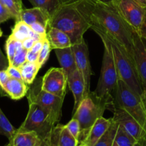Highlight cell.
Instances as JSON below:
<instances>
[{
    "label": "cell",
    "mask_w": 146,
    "mask_h": 146,
    "mask_svg": "<svg viewBox=\"0 0 146 146\" xmlns=\"http://www.w3.org/2000/svg\"><path fill=\"white\" fill-rule=\"evenodd\" d=\"M76 5L90 24V29L112 36L124 46L134 60V30L122 17L115 6L96 0H76Z\"/></svg>",
    "instance_id": "cell-1"
},
{
    "label": "cell",
    "mask_w": 146,
    "mask_h": 146,
    "mask_svg": "<svg viewBox=\"0 0 146 146\" xmlns=\"http://www.w3.org/2000/svg\"><path fill=\"white\" fill-rule=\"evenodd\" d=\"M95 32L98 36H104L110 43L118 78L124 81L132 91L146 101L145 91L140 81L134 60L129 55L124 46L112 36L101 31Z\"/></svg>",
    "instance_id": "cell-2"
},
{
    "label": "cell",
    "mask_w": 146,
    "mask_h": 146,
    "mask_svg": "<svg viewBox=\"0 0 146 146\" xmlns=\"http://www.w3.org/2000/svg\"><path fill=\"white\" fill-rule=\"evenodd\" d=\"M50 27L58 29L67 34L72 45H74L84 40L83 36L90 29V25L79 11L76 0H74L64 4L52 17Z\"/></svg>",
    "instance_id": "cell-3"
},
{
    "label": "cell",
    "mask_w": 146,
    "mask_h": 146,
    "mask_svg": "<svg viewBox=\"0 0 146 146\" xmlns=\"http://www.w3.org/2000/svg\"><path fill=\"white\" fill-rule=\"evenodd\" d=\"M113 101L101 98L92 91L82 101L72 118H76L80 125L79 144L81 143L88 134L95 121L104 114L105 110L109 109Z\"/></svg>",
    "instance_id": "cell-4"
},
{
    "label": "cell",
    "mask_w": 146,
    "mask_h": 146,
    "mask_svg": "<svg viewBox=\"0 0 146 146\" xmlns=\"http://www.w3.org/2000/svg\"><path fill=\"white\" fill-rule=\"evenodd\" d=\"M28 102L27 117L17 131H34L42 141L47 140L54 127L59 123L60 117L50 108L31 101Z\"/></svg>",
    "instance_id": "cell-5"
},
{
    "label": "cell",
    "mask_w": 146,
    "mask_h": 146,
    "mask_svg": "<svg viewBox=\"0 0 146 146\" xmlns=\"http://www.w3.org/2000/svg\"><path fill=\"white\" fill-rule=\"evenodd\" d=\"M112 106L125 110L146 131V101L132 91L120 78L117 80V86L113 94L110 106Z\"/></svg>",
    "instance_id": "cell-6"
},
{
    "label": "cell",
    "mask_w": 146,
    "mask_h": 146,
    "mask_svg": "<svg viewBox=\"0 0 146 146\" xmlns=\"http://www.w3.org/2000/svg\"><path fill=\"white\" fill-rule=\"evenodd\" d=\"M99 36L103 42L104 54L100 76L94 93L97 96L107 98L113 101V94L117 86L118 75L110 43L102 36Z\"/></svg>",
    "instance_id": "cell-7"
},
{
    "label": "cell",
    "mask_w": 146,
    "mask_h": 146,
    "mask_svg": "<svg viewBox=\"0 0 146 146\" xmlns=\"http://www.w3.org/2000/svg\"><path fill=\"white\" fill-rule=\"evenodd\" d=\"M41 83V78H39V79L33 82V86L31 88H29L27 92V100L28 101L34 102L40 106L50 108L59 117H61L62 108L64 98L59 97L42 89Z\"/></svg>",
    "instance_id": "cell-8"
},
{
    "label": "cell",
    "mask_w": 146,
    "mask_h": 146,
    "mask_svg": "<svg viewBox=\"0 0 146 146\" xmlns=\"http://www.w3.org/2000/svg\"><path fill=\"white\" fill-rule=\"evenodd\" d=\"M115 6L125 21L139 34L145 17L146 7L135 0H115Z\"/></svg>",
    "instance_id": "cell-9"
},
{
    "label": "cell",
    "mask_w": 146,
    "mask_h": 146,
    "mask_svg": "<svg viewBox=\"0 0 146 146\" xmlns=\"http://www.w3.org/2000/svg\"><path fill=\"white\" fill-rule=\"evenodd\" d=\"M67 86V75L62 68H52L42 78V89L64 98Z\"/></svg>",
    "instance_id": "cell-10"
},
{
    "label": "cell",
    "mask_w": 146,
    "mask_h": 146,
    "mask_svg": "<svg viewBox=\"0 0 146 146\" xmlns=\"http://www.w3.org/2000/svg\"><path fill=\"white\" fill-rule=\"evenodd\" d=\"M72 46L75 57L77 69L82 74L84 80L86 96H87L90 92V80L92 74L90 58H89L88 47L84 39L80 44H74Z\"/></svg>",
    "instance_id": "cell-11"
},
{
    "label": "cell",
    "mask_w": 146,
    "mask_h": 146,
    "mask_svg": "<svg viewBox=\"0 0 146 146\" xmlns=\"http://www.w3.org/2000/svg\"><path fill=\"white\" fill-rule=\"evenodd\" d=\"M109 110L113 113V119L136 141H138L143 137L146 136V131L143 129V127L125 110L113 106H110Z\"/></svg>",
    "instance_id": "cell-12"
},
{
    "label": "cell",
    "mask_w": 146,
    "mask_h": 146,
    "mask_svg": "<svg viewBox=\"0 0 146 146\" xmlns=\"http://www.w3.org/2000/svg\"><path fill=\"white\" fill-rule=\"evenodd\" d=\"M133 36L135 64L146 93V39L135 30Z\"/></svg>",
    "instance_id": "cell-13"
},
{
    "label": "cell",
    "mask_w": 146,
    "mask_h": 146,
    "mask_svg": "<svg viewBox=\"0 0 146 146\" xmlns=\"http://www.w3.org/2000/svg\"><path fill=\"white\" fill-rule=\"evenodd\" d=\"M47 141L51 146H78L79 145L78 141L70 133L66 125L59 123L54 127Z\"/></svg>",
    "instance_id": "cell-14"
},
{
    "label": "cell",
    "mask_w": 146,
    "mask_h": 146,
    "mask_svg": "<svg viewBox=\"0 0 146 146\" xmlns=\"http://www.w3.org/2000/svg\"><path fill=\"white\" fill-rule=\"evenodd\" d=\"M67 85L71 90L74 98L72 114L74 113L79 105L86 97L85 86L82 76L80 71L76 69L74 72L67 76Z\"/></svg>",
    "instance_id": "cell-15"
},
{
    "label": "cell",
    "mask_w": 146,
    "mask_h": 146,
    "mask_svg": "<svg viewBox=\"0 0 146 146\" xmlns=\"http://www.w3.org/2000/svg\"><path fill=\"white\" fill-rule=\"evenodd\" d=\"M51 16L45 10L39 7L31 9H23L20 14V21H24L30 26L34 23H40L46 27L48 30L50 27Z\"/></svg>",
    "instance_id": "cell-16"
},
{
    "label": "cell",
    "mask_w": 146,
    "mask_h": 146,
    "mask_svg": "<svg viewBox=\"0 0 146 146\" xmlns=\"http://www.w3.org/2000/svg\"><path fill=\"white\" fill-rule=\"evenodd\" d=\"M111 123L112 118L110 119H106L102 116L100 117L92 126L84 141L79 145L84 144L88 146H94L101 138L102 135L105 133Z\"/></svg>",
    "instance_id": "cell-17"
},
{
    "label": "cell",
    "mask_w": 146,
    "mask_h": 146,
    "mask_svg": "<svg viewBox=\"0 0 146 146\" xmlns=\"http://www.w3.org/2000/svg\"><path fill=\"white\" fill-rule=\"evenodd\" d=\"M43 141L34 131H16L9 141L11 146H40Z\"/></svg>",
    "instance_id": "cell-18"
},
{
    "label": "cell",
    "mask_w": 146,
    "mask_h": 146,
    "mask_svg": "<svg viewBox=\"0 0 146 146\" xmlns=\"http://www.w3.org/2000/svg\"><path fill=\"white\" fill-rule=\"evenodd\" d=\"M54 52L60 66L65 71L67 76L77 69L72 46L66 47L64 48H57L54 49Z\"/></svg>",
    "instance_id": "cell-19"
},
{
    "label": "cell",
    "mask_w": 146,
    "mask_h": 146,
    "mask_svg": "<svg viewBox=\"0 0 146 146\" xmlns=\"http://www.w3.org/2000/svg\"><path fill=\"white\" fill-rule=\"evenodd\" d=\"M29 87L22 80L10 78L4 87V92L7 96L13 100H19L25 96L28 92Z\"/></svg>",
    "instance_id": "cell-20"
},
{
    "label": "cell",
    "mask_w": 146,
    "mask_h": 146,
    "mask_svg": "<svg viewBox=\"0 0 146 146\" xmlns=\"http://www.w3.org/2000/svg\"><path fill=\"white\" fill-rule=\"evenodd\" d=\"M47 39L50 43L52 49L54 50L72 46L69 36L61 30L54 27H50L47 30Z\"/></svg>",
    "instance_id": "cell-21"
},
{
    "label": "cell",
    "mask_w": 146,
    "mask_h": 146,
    "mask_svg": "<svg viewBox=\"0 0 146 146\" xmlns=\"http://www.w3.org/2000/svg\"><path fill=\"white\" fill-rule=\"evenodd\" d=\"M10 36L12 38H14V39L21 41V42L28 37H32V38L37 40V41H40V40L44 41V40H45L41 36L34 33L31 29L29 26L27 25V24H25L22 21H16L15 25L14 26V27L11 29V34H10Z\"/></svg>",
    "instance_id": "cell-22"
},
{
    "label": "cell",
    "mask_w": 146,
    "mask_h": 146,
    "mask_svg": "<svg viewBox=\"0 0 146 146\" xmlns=\"http://www.w3.org/2000/svg\"><path fill=\"white\" fill-rule=\"evenodd\" d=\"M34 7H39L47 11L51 18L64 4L74 0H28Z\"/></svg>",
    "instance_id": "cell-23"
},
{
    "label": "cell",
    "mask_w": 146,
    "mask_h": 146,
    "mask_svg": "<svg viewBox=\"0 0 146 146\" xmlns=\"http://www.w3.org/2000/svg\"><path fill=\"white\" fill-rule=\"evenodd\" d=\"M40 68H41L37 62H29V61H26L19 67L23 81L27 85H31L35 81L37 74Z\"/></svg>",
    "instance_id": "cell-24"
},
{
    "label": "cell",
    "mask_w": 146,
    "mask_h": 146,
    "mask_svg": "<svg viewBox=\"0 0 146 146\" xmlns=\"http://www.w3.org/2000/svg\"><path fill=\"white\" fill-rule=\"evenodd\" d=\"M118 126V123L112 118V123L109 128L94 146H113Z\"/></svg>",
    "instance_id": "cell-25"
},
{
    "label": "cell",
    "mask_w": 146,
    "mask_h": 146,
    "mask_svg": "<svg viewBox=\"0 0 146 146\" xmlns=\"http://www.w3.org/2000/svg\"><path fill=\"white\" fill-rule=\"evenodd\" d=\"M137 142V141H136L131 135H130L127 131H125L122 127L119 125L115 138V143L117 145L135 146Z\"/></svg>",
    "instance_id": "cell-26"
},
{
    "label": "cell",
    "mask_w": 146,
    "mask_h": 146,
    "mask_svg": "<svg viewBox=\"0 0 146 146\" xmlns=\"http://www.w3.org/2000/svg\"><path fill=\"white\" fill-rule=\"evenodd\" d=\"M22 48H24V47H23L21 41L14 39L11 36L8 37V38L6 41L5 49L6 53H7V57L8 58L9 65L12 62V60L14 58V56H15L16 52L18 50L21 49Z\"/></svg>",
    "instance_id": "cell-27"
},
{
    "label": "cell",
    "mask_w": 146,
    "mask_h": 146,
    "mask_svg": "<svg viewBox=\"0 0 146 146\" xmlns=\"http://www.w3.org/2000/svg\"><path fill=\"white\" fill-rule=\"evenodd\" d=\"M17 129L11 125L8 118L6 117L0 108V134L7 137L9 141L14 135Z\"/></svg>",
    "instance_id": "cell-28"
},
{
    "label": "cell",
    "mask_w": 146,
    "mask_h": 146,
    "mask_svg": "<svg viewBox=\"0 0 146 146\" xmlns=\"http://www.w3.org/2000/svg\"><path fill=\"white\" fill-rule=\"evenodd\" d=\"M7 9L11 13L16 21H20V14L22 8V3L19 2L17 0H1Z\"/></svg>",
    "instance_id": "cell-29"
},
{
    "label": "cell",
    "mask_w": 146,
    "mask_h": 146,
    "mask_svg": "<svg viewBox=\"0 0 146 146\" xmlns=\"http://www.w3.org/2000/svg\"><path fill=\"white\" fill-rule=\"evenodd\" d=\"M52 48L50 46V44L49 43L48 40L45 39L43 42L42 48L41 51H40V54L38 56V59H37V63L39 66L41 67H42V66L44 65L46 63V61H47V59L49 58L50 56V54L52 51Z\"/></svg>",
    "instance_id": "cell-30"
},
{
    "label": "cell",
    "mask_w": 146,
    "mask_h": 146,
    "mask_svg": "<svg viewBox=\"0 0 146 146\" xmlns=\"http://www.w3.org/2000/svg\"><path fill=\"white\" fill-rule=\"evenodd\" d=\"M27 53V50H26L24 48L18 50L16 52L15 56H14V58L12 60V62H11V64L10 65L14 66L19 68L20 66H21L24 63H25L27 61V59H26Z\"/></svg>",
    "instance_id": "cell-31"
},
{
    "label": "cell",
    "mask_w": 146,
    "mask_h": 146,
    "mask_svg": "<svg viewBox=\"0 0 146 146\" xmlns=\"http://www.w3.org/2000/svg\"><path fill=\"white\" fill-rule=\"evenodd\" d=\"M65 125L70 133L78 141L80 134V125L79 121L76 118H72L68 123L66 124Z\"/></svg>",
    "instance_id": "cell-32"
},
{
    "label": "cell",
    "mask_w": 146,
    "mask_h": 146,
    "mask_svg": "<svg viewBox=\"0 0 146 146\" xmlns=\"http://www.w3.org/2000/svg\"><path fill=\"white\" fill-rule=\"evenodd\" d=\"M31 29L36 34H39L43 38L46 39L47 38V28L44 27L42 24L40 23H34L29 26Z\"/></svg>",
    "instance_id": "cell-33"
},
{
    "label": "cell",
    "mask_w": 146,
    "mask_h": 146,
    "mask_svg": "<svg viewBox=\"0 0 146 146\" xmlns=\"http://www.w3.org/2000/svg\"><path fill=\"white\" fill-rule=\"evenodd\" d=\"M10 19H14V17L0 0V24L5 22Z\"/></svg>",
    "instance_id": "cell-34"
},
{
    "label": "cell",
    "mask_w": 146,
    "mask_h": 146,
    "mask_svg": "<svg viewBox=\"0 0 146 146\" xmlns=\"http://www.w3.org/2000/svg\"><path fill=\"white\" fill-rule=\"evenodd\" d=\"M7 72L8 75L9 76L10 78H17V79L22 80V77H21V72H20L19 69L17 67L14 66L9 65L8 68H7ZM23 81V80H22Z\"/></svg>",
    "instance_id": "cell-35"
},
{
    "label": "cell",
    "mask_w": 146,
    "mask_h": 146,
    "mask_svg": "<svg viewBox=\"0 0 146 146\" xmlns=\"http://www.w3.org/2000/svg\"><path fill=\"white\" fill-rule=\"evenodd\" d=\"M9 76L8 75L6 70L0 71V87H1L3 91H4V86H5V84H7V82L9 81Z\"/></svg>",
    "instance_id": "cell-36"
},
{
    "label": "cell",
    "mask_w": 146,
    "mask_h": 146,
    "mask_svg": "<svg viewBox=\"0 0 146 146\" xmlns=\"http://www.w3.org/2000/svg\"><path fill=\"white\" fill-rule=\"evenodd\" d=\"M9 66V63L8 58L3 54L0 49V71L7 70Z\"/></svg>",
    "instance_id": "cell-37"
},
{
    "label": "cell",
    "mask_w": 146,
    "mask_h": 146,
    "mask_svg": "<svg viewBox=\"0 0 146 146\" xmlns=\"http://www.w3.org/2000/svg\"><path fill=\"white\" fill-rule=\"evenodd\" d=\"M37 41V40L32 38V37H28V38H27L26 39H24L21 43H22L23 47H24L26 50L29 51V50L31 49V47L33 46L34 44Z\"/></svg>",
    "instance_id": "cell-38"
},
{
    "label": "cell",
    "mask_w": 146,
    "mask_h": 146,
    "mask_svg": "<svg viewBox=\"0 0 146 146\" xmlns=\"http://www.w3.org/2000/svg\"><path fill=\"white\" fill-rule=\"evenodd\" d=\"M38 54H35V53L32 52L31 50H29L27 51L26 59H27V61H29V62H37V59H38Z\"/></svg>",
    "instance_id": "cell-39"
},
{
    "label": "cell",
    "mask_w": 146,
    "mask_h": 146,
    "mask_svg": "<svg viewBox=\"0 0 146 146\" xmlns=\"http://www.w3.org/2000/svg\"><path fill=\"white\" fill-rule=\"evenodd\" d=\"M44 41H42V40L37 41L35 43H34V45H33V46L31 47V48L30 50H31L32 52L39 54H40V51H41L42 48V45H43V42H44Z\"/></svg>",
    "instance_id": "cell-40"
},
{
    "label": "cell",
    "mask_w": 146,
    "mask_h": 146,
    "mask_svg": "<svg viewBox=\"0 0 146 146\" xmlns=\"http://www.w3.org/2000/svg\"><path fill=\"white\" fill-rule=\"evenodd\" d=\"M139 34L146 39V14L145 17L144 21H143V25H142L141 29H140V33H139Z\"/></svg>",
    "instance_id": "cell-41"
},
{
    "label": "cell",
    "mask_w": 146,
    "mask_h": 146,
    "mask_svg": "<svg viewBox=\"0 0 146 146\" xmlns=\"http://www.w3.org/2000/svg\"><path fill=\"white\" fill-rule=\"evenodd\" d=\"M135 146H146V136L143 137L140 140H139Z\"/></svg>",
    "instance_id": "cell-42"
},
{
    "label": "cell",
    "mask_w": 146,
    "mask_h": 146,
    "mask_svg": "<svg viewBox=\"0 0 146 146\" xmlns=\"http://www.w3.org/2000/svg\"><path fill=\"white\" fill-rule=\"evenodd\" d=\"M96 1L107 4H110V5H115V0H96Z\"/></svg>",
    "instance_id": "cell-43"
},
{
    "label": "cell",
    "mask_w": 146,
    "mask_h": 146,
    "mask_svg": "<svg viewBox=\"0 0 146 146\" xmlns=\"http://www.w3.org/2000/svg\"><path fill=\"white\" fill-rule=\"evenodd\" d=\"M135 1H137L139 4H140L143 7H146V0H135Z\"/></svg>",
    "instance_id": "cell-44"
},
{
    "label": "cell",
    "mask_w": 146,
    "mask_h": 146,
    "mask_svg": "<svg viewBox=\"0 0 146 146\" xmlns=\"http://www.w3.org/2000/svg\"><path fill=\"white\" fill-rule=\"evenodd\" d=\"M40 146H51V145H50L48 141H47V140H45V141H43L42 143V145Z\"/></svg>",
    "instance_id": "cell-45"
},
{
    "label": "cell",
    "mask_w": 146,
    "mask_h": 146,
    "mask_svg": "<svg viewBox=\"0 0 146 146\" xmlns=\"http://www.w3.org/2000/svg\"><path fill=\"white\" fill-rule=\"evenodd\" d=\"M2 34H3L2 31H1V29H0V37H1V36H2Z\"/></svg>",
    "instance_id": "cell-46"
},
{
    "label": "cell",
    "mask_w": 146,
    "mask_h": 146,
    "mask_svg": "<svg viewBox=\"0 0 146 146\" xmlns=\"http://www.w3.org/2000/svg\"><path fill=\"white\" fill-rule=\"evenodd\" d=\"M78 146H88V145H84V144H80V145H78Z\"/></svg>",
    "instance_id": "cell-47"
},
{
    "label": "cell",
    "mask_w": 146,
    "mask_h": 146,
    "mask_svg": "<svg viewBox=\"0 0 146 146\" xmlns=\"http://www.w3.org/2000/svg\"><path fill=\"white\" fill-rule=\"evenodd\" d=\"M17 1H18L19 2H20V3H22V0H17Z\"/></svg>",
    "instance_id": "cell-48"
},
{
    "label": "cell",
    "mask_w": 146,
    "mask_h": 146,
    "mask_svg": "<svg viewBox=\"0 0 146 146\" xmlns=\"http://www.w3.org/2000/svg\"><path fill=\"white\" fill-rule=\"evenodd\" d=\"M113 146H118V145H117V144H116V143H115V142H114V144H113Z\"/></svg>",
    "instance_id": "cell-49"
},
{
    "label": "cell",
    "mask_w": 146,
    "mask_h": 146,
    "mask_svg": "<svg viewBox=\"0 0 146 146\" xmlns=\"http://www.w3.org/2000/svg\"><path fill=\"white\" fill-rule=\"evenodd\" d=\"M4 146H11V145H10L9 143H8V144H7V145H4Z\"/></svg>",
    "instance_id": "cell-50"
}]
</instances>
